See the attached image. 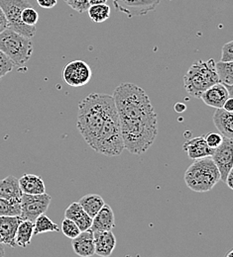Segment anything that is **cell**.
<instances>
[{
	"mask_svg": "<svg viewBox=\"0 0 233 257\" xmlns=\"http://www.w3.org/2000/svg\"><path fill=\"white\" fill-rule=\"evenodd\" d=\"M233 256V251L231 250L227 255H226V257H232Z\"/></svg>",
	"mask_w": 233,
	"mask_h": 257,
	"instance_id": "42",
	"label": "cell"
},
{
	"mask_svg": "<svg viewBox=\"0 0 233 257\" xmlns=\"http://www.w3.org/2000/svg\"><path fill=\"white\" fill-rule=\"evenodd\" d=\"M0 243H1V241H0Z\"/></svg>",
	"mask_w": 233,
	"mask_h": 257,
	"instance_id": "43",
	"label": "cell"
},
{
	"mask_svg": "<svg viewBox=\"0 0 233 257\" xmlns=\"http://www.w3.org/2000/svg\"><path fill=\"white\" fill-rule=\"evenodd\" d=\"M115 226V217L113 210L107 204H104L100 212L93 218L91 229L93 231L112 230Z\"/></svg>",
	"mask_w": 233,
	"mask_h": 257,
	"instance_id": "18",
	"label": "cell"
},
{
	"mask_svg": "<svg viewBox=\"0 0 233 257\" xmlns=\"http://www.w3.org/2000/svg\"><path fill=\"white\" fill-rule=\"evenodd\" d=\"M38 5L45 9H51L56 6L58 0H36Z\"/></svg>",
	"mask_w": 233,
	"mask_h": 257,
	"instance_id": "35",
	"label": "cell"
},
{
	"mask_svg": "<svg viewBox=\"0 0 233 257\" xmlns=\"http://www.w3.org/2000/svg\"><path fill=\"white\" fill-rule=\"evenodd\" d=\"M64 1L71 9H73L74 11H76L80 14L87 12L91 5L89 0H64Z\"/></svg>",
	"mask_w": 233,
	"mask_h": 257,
	"instance_id": "32",
	"label": "cell"
},
{
	"mask_svg": "<svg viewBox=\"0 0 233 257\" xmlns=\"http://www.w3.org/2000/svg\"><path fill=\"white\" fill-rule=\"evenodd\" d=\"M95 254L99 256H110L116 246V237L111 230L94 231Z\"/></svg>",
	"mask_w": 233,
	"mask_h": 257,
	"instance_id": "15",
	"label": "cell"
},
{
	"mask_svg": "<svg viewBox=\"0 0 233 257\" xmlns=\"http://www.w3.org/2000/svg\"><path fill=\"white\" fill-rule=\"evenodd\" d=\"M215 70L218 82L223 84L230 97H233V62H217L215 63Z\"/></svg>",
	"mask_w": 233,
	"mask_h": 257,
	"instance_id": "23",
	"label": "cell"
},
{
	"mask_svg": "<svg viewBox=\"0 0 233 257\" xmlns=\"http://www.w3.org/2000/svg\"><path fill=\"white\" fill-rule=\"evenodd\" d=\"M0 51L15 65L22 66L33 54V43L30 38L7 28L0 33Z\"/></svg>",
	"mask_w": 233,
	"mask_h": 257,
	"instance_id": "7",
	"label": "cell"
},
{
	"mask_svg": "<svg viewBox=\"0 0 233 257\" xmlns=\"http://www.w3.org/2000/svg\"><path fill=\"white\" fill-rule=\"evenodd\" d=\"M88 13L92 21H94L95 23H102L108 20V18L110 17L111 10L107 3H100L90 5Z\"/></svg>",
	"mask_w": 233,
	"mask_h": 257,
	"instance_id": "26",
	"label": "cell"
},
{
	"mask_svg": "<svg viewBox=\"0 0 233 257\" xmlns=\"http://www.w3.org/2000/svg\"><path fill=\"white\" fill-rule=\"evenodd\" d=\"M20 201L8 200L0 197V216H20Z\"/></svg>",
	"mask_w": 233,
	"mask_h": 257,
	"instance_id": "28",
	"label": "cell"
},
{
	"mask_svg": "<svg viewBox=\"0 0 233 257\" xmlns=\"http://www.w3.org/2000/svg\"><path fill=\"white\" fill-rule=\"evenodd\" d=\"M204 139H205L207 146L210 149L214 150L222 143L223 136H221L220 134H217V133H209L204 136Z\"/></svg>",
	"mask_w": 233,
	"mask_h": 257,
	"instance_id": "33",
	"label": "cell"
},
{
	"mask_svg": "<svg viewBox=\"0 0 233 257\" xmlns=\"http://www.w3.org/2000/svg\"><path fill=\"white\" fill-rule=\"evenodd\" d=\"M14 66L15 64H13V62L0 51V79L12 71Z\"/></svg>",
	"mask_w": 233,
	"mask_h": 257,
	"instance_id": "31",
	"label": "cell"
},
{
	"mask_svg": "<svg viewBox=\"0 0 233 257\" xmlns=\"http://www.w3.org/2000/svg\"><path fill=\"white\" fill-rule=\"evenodd\" d=\"M5 255V251H4V247L3 244L0 243V257H3Z\"/></svg>",
	"mask_w": 233,
	"mask_h": 257,
	"instance_id": "41",
	"label": "cell"
},
{
	"mask_svg": "<svg viewBox=\"0 0 233 257\" xmlns=\"http://www.w3.org/2000/svg\"><path fill=\"white\" fill-rule=\"evenodd\" d=\"M213 124L221 136L233 139V112L217 108L213 114Z\"/></svg>",
	"mask_w": 233,
	"mask_h": 257,
	"instance_id": "20",
	"label": "cell"
},
{
	"mask_svg": "<svg viewBox=\"0 0 233 257\" xmlns=\"http://www.w3.org/2000/svg\"><path fill=\"white\" fill-rule=\"evenodd\" d=\"M8 28V22L3 10L0 7V33L3 32Z\"/></svg>",
	"mask_w": 233,
	"mask_h": 257,
	"instance_id": "36",
	"label": "cell"
},
{
	"mask_svg": "<svg viewBox=\"0 0 233 257\" xmlns=\"http://www.w3.org/2000/svg\"><path fill=\"white\" fill-rule=\"evenodd\" d=\"M94 151L106 157H118L124 151L120 123L117 111L111 113L103 122L95 143L91 147Z\"/></svg>",
	"mask_w": 233,
	"mask_h": 257,
	"instance_id": "5",
	"label": "cell"
},
{
	"mask_svg": "<svg viewBox=\"0 0 233 257\" xmlns=\"http://www.w3.org/2000/svg\"><path fill=\"white\" fill-rule=\"evenodd\" d=\"M21 20L28 26H36L39 21V14L31 6H28L23 9L21 13Z\"/></svg>",
	"mask_w": 233,
	"mask_h": 257,
	"instance_id": "30",
	"label": "cell"
},
{
	"mask_svg": "<svg viewBox=\"0 0 233 257\" xmlns=\"http://www.w3.org/2000/svg\"><path fill=\"white\" fill-rule=\"evenodd\" d=\"M21 191L24 194H43L46 193V186L43 179L35 174H24L18 179Z\"/></svg>",
	"mask_w": 233,
	"mask_h": 257,
	"instance_id": "22",
	"label": "cell"
},
{
	"mask_svg": "<svg viewBox=\"0 0 233 257\" xmlns=\"http://www.w3.org/2000/svg\"><path fill=\"white\" fill-rule=\"evenodd\" d=\"M34 235V223L31 221L22 220L17 227L15 242L17 246L22 248L27 247L32 240Z\"/></svg>",
	"mask_w": 233,
	"mask_h": 257,
	"instance_id": "24",
	"label": "cell"
},
{
	"mask_svg": "<svg viewBox=\"0 0 233 257\" xmlns=\"http://www.w3.org/2000/svg\"><path fill=\"white\" fill-rule=\"evenodd\" d=\"M91 5L94 4H100V3H107V0H89Z\"/></svg>",
	"mask_w": 233,
	"mask_h": 257,
	"instance_id": "40",
	"label": "cell"
},
{
	"mask_svg": "<svg viewBox=\"0 0 233 257\" xmlns=\"http://www.w3.org/2000/svg\"><path fill=\"white\" fill-rule=\"evenodd\" d=\"M221 62H233V41L226 43L221 50Z\"/></svg>",
	"mask_w": 233,
	"mask_h": 257,
	"instance_id": "34",
	"label": "cell"
},
{
	"mask_svg": "<svg viewBox=\"0 0 233 257\" xmlns=\"http://www.w3.org/2000/svg\"><path fill=\"white\" fill-rule=\"evenodd\" d=\"M183 150L187 153L189 159L193 161L206 158V157H211L214 151L213 149H210L207 146L204 136H200V137L188 140L183 145Z\"/></svg>",
	"mask_w": 233,
	"mask_h": 257,
	"instance_id": "17",
	"label": "cell"
},
{
	"mask_svg": "<svg viewBox=\"0 0 233 257\" xmlns=\"http://www.w3.org/2000/svg\"><path fill=\"white\" fill-rule=\"evenodd\" d=\"M52 198L47 193L43 194H22L20 205L22 220L35 222V220L42 214H45L51 204Z\"/></svg>",
	"mask_w": 233,
	"mask_h": 257,
	"instance_id": "9",
	"label": "cell"
},
{
	"mask_svg": "<svg viewBox=\"0 0 233 257\" xmlns=\"http://www.w3.org/2000/svg\"><path fill=\"white\" fill-rule=\"evenodd\" d=\"M233 141L223 137L222 143L214 149L211 159L220 173V180L225 181L228 172L233 168Z\"/></svg>",
	"mask_w": 233,
	"mask_h": 257,
	"instance_id": "11",
	"label": "cell"
},
{
	"mask_svg": "<svg viewBox=\"0 0 233 257\" xmlns=\"http://www.w3.org/2000/svg\"><path fill=\"white\" fill-rule=\"evenodd\" d=\"M79 204L90 217L94 218L105 203L104 200L98 194H87L80 199Z\"/></svg>",
	"mask_w": 233,
	"mask_h": 257,
	"instance_id": "25",
	"label": "cell"
},
{
	"mask_svg": "<svg viewBox=\"0 0 233 257\" xmlns=\"http://www.w3.org/2000/svg\"><path fill=\"white\" fill-rule=\"evenodd\" d=\"M218 82L215 70V61H199L192 64L184 76V86L190 96L200 98L210 86Z\"/></svg>",
	"mask_w": 233,
	"mask_h": 257,
	"instance_id": "6",
	"label": "cell"
},
{
	"mask_svg": "<svg viewBox=\"0 0 233 257\" xmlns=\"http://www.w3.org/2000/svg\"><path fill=\"white\" fill-rule=\"evenodd\" d=\"M187 110V106L184 103H177L175 105V111L178 113H183Z\"/></svg>",
	"mask_w": 233,
	"mask_h": 257,
	"instance_id": "39",
	"label": "cell"
},
{
	"mask_svg": "<svg viewBox=\"0 0 233 257\" xmlns=\"http://www.w3.org/2000/svg\"><path fill=\"white\" fill-rule=\"evenodd\" d=\"M22 191L19 185L18 178L15 176H7L0 180V197L8 200L20 201Z\"/></svg>",
	"mask_w": 233,
	"mask_h": 257,
	"instance_id": "21",
	"label": "cell"
},
{
	"mask_svg": "<svg viewBox=\"0 0 233 257\" xmlns=\"http://www.w3.org/2000/svg\"><path fill=\"white\" fill-rule=\"evenodd\" d=\"M116 111L113 97L92 93L79 104L76 128L86 143L92 147L106 118Z\"/></svg>",
	"mask_w": 233,
	"mask_h": 257,
	"instance_id": "1",
	"label": "cell"
},
{
	"mask_svg": "<svg viewBox=\"0 0 233 257\" xmlns=\"http://www.w3.org/2000/svg\"><path fill=\"white\" fill-rule=\"evenodd\" d=\"M59 231V225L55 224L45 214L40 215L34 222V235H38L45 232H57Z\"/></svg>",
	"mask_w": 233,
	"mask_h": 257,
	"instance_id": "27",
	"label": "cell"
},
{
	"mask_svg": "<svg viewBox=\"0 0 233 257\" xmlns=\"http://www.w3.org/2000/svg\"><path fill=\"white\" fill-rule=\"evenodd\" d=\"M229 97L230 95L227 88L223 84L217 82L212 86L208 87L200 95V98L207 106L217 109V108H222L224 102Z\"/></svg>",
	"mask_w": 233,
	"mask_h": 257,
	"instance_id": "16",
	"label": "cell"
},
{
	"mask_svg": "<svg viewBox=\"0 0 233 257\" xmlns=\"http://www.w3.org/2000/svg\"><path fill=\"white\" fill-rule=\"evenodd\" d=\"M61 229H62L63 233L70 239L74 238L75 236H77L81 233V229L73 221H71L70 219L66 218V217L62 222Z\"/></svg>",
	"mask_w": 233,
	"mask_h": 257,
	"instance_id": "29",
	"label": "cell"
},
{
	"mask_svg": "<svg viewBox=\"0 0 233 257\" xmlns=\"http://www.w3.org/2000/svg\"><path fill=\"white\" fill-rule=\"evenodd\" d=\"M65 217L73 221L80 227L81 231L87 230L92 226L93 218L87 214L79 202H73L67 207L65 211Z\"/></svg>",
	"mask_w": 233,
	"mask_h": 257,
	"instance_id": "19",
	"label": "cell"
},
{
	"mask_svg": "<svg viewBox=\"0 0 233 257\" xmlns=\"http://www.w3.org/2000/svg\"><path fill=\"white\" fill-rule=\"evenodd\" d=\"M28 6H30L28 0H0V7L6 16L8 28L31 39L37 33L36 26H28L21 20L22 11Z\"/></svg>",
	"mask_w": 233,
	"mask_h": 257,
	"instance_id": "8",
	"label": "cell"
},
{
	"mask_svg": "<svg viewBox=\"0 0 233 257\" xmlns=\"http://www.w3.org/2000/svg\"><path fill=\"white\" fill-rule=\"evenodd\" d=\"M233 168L228 172V174H227V176H226V178H225V181H224V183H226L227 184V186H228V188L229 189H233Z\"/></svg>",
	"mask_w": 233,
	"mask_h": 257,
	"instance_id": "38",
	"label": "cell"
},
{
	"mask_svg": "<svg viewBox=\"0 0 233 257\" xmlns=\"http://www.w3.org/2000/svg\"><path fill=\"white\" fill-rule=\"evenodd\" d=\"M22 221L20 216H0V241L2 244L16 247L15 235Z\"/></svg>",
	"mask_w": 233,
	"mask_h": 257,
	"instance_id": "13",
	"label": "cell"
},
{
	"mask_svg": "<svg viewBox=\"0 0 233 257\" xmlns=\"http://www.w3.org/2000/svg\"><path fill=\"white\" fill-rule=\"evenodd\" d=\"M124 150L140 156L154 144L158 135L157 114L140 118H119Z\"/></svg>",
	"mask_w": 233,
	"mask_h": 257,
	"instance_id": "2",
	"label": "cell"
},
{
	"mask_svg": "<svg viewBox=\"0 0 233 257\" xmlns=\"http://www.w3.org/2000/svg\"><path fill=\"white\" fill-rule=\"evenodd\" d=\"M222 108L228 112H233V97L227 98V100L224 102Z\"/></svg>",
	"mask_w": 233,
	"mask_h": 257,
	"instance_id": "37",
	"label": "cell"
},
{
	"mask_svg": "<svg viewBox=\"0 0 233 257\" xmlns=\"http://www.w3.org/2000/svg\"><path fill=\"white\" fill-rule=\"evenodd\" d=\"M112 97L119 118H140L156 113L146 91L134 83L119 84Z\"/></svg>",
	"mask_w": 233,
	"mask_h": 257,
	"instance_id": "3",
	"label": "cell"
},
{
	"mask_svg": "<svg viewBox=\"0 0 233 257\" xmlns=\"http://www.w3.org/2000/svg\"><path fill=\"white\" fill-rule=\"evenodd\" d=\"M160 1H161V0H160Z\"/></svg>",
	"mask_w": 233,
	"mask_h": 257,
	"instance_id": "44",
	"label": "cell"
},
{
	"mask_svg": "<svg viewBox=\"0 0 233 257\" xmlns=\"http://www.w3.org/2000/svg\"><path fill=\"white\" fill-rule=\"evenodd\" d=\"M116 10L128 17L143 16L157 8L160 0H112Z\"/></svg>",
	"mask_w": 233,
	"mask_h": 257,
	"instance_id": "12",
	"label": "cell"
},
{
	"mask_svg": "<svg viewBox=\"0 0 233 257\" xmlns=\"http://www.w3.org/2000/svg\"><path fill=\"white\" fill-rule=\"evenodd\" d=\"M91 66L84 61H73L67 64L63 70V78L67 85L81 87L87 85L92 79Z\"/></svg>",
	"mask_w": 233,
	"mask_h": 257,
	"instance_id": "10",
	"label": "cell"
},
{
	"mask_svg": "<svg viewBox=\"0 0 233 257\" xmlns=\"http://www.w3.org/2000/svg\"><path fill=\"white\" fill-rule=\"evenodd\" d=\"M71 246L76 255L81 257H91L95 255V238L94 231L89 228L81 231V233L72 238Z\"/></svg>",
	"mask_w": 233,
	"mask_h": 257,
	"instance_id": "14",
	"label": "cell"
},
{
	"mask_svg": "<svg viewBox=\"0 0 233 257\" xmlns=\"http://www.w3.org/2000/svg\"><path fill=\"white\" fill-rule=\"evenodd\" d=\"M219 180L220 173L211 157L196 160L185 173V182L194 192H208Z\"/></svg>",
	"mask_w": 233,
	"mask_h": 257,
	"instance_id": "4",
	"label": "cell"
}]
</instances>
